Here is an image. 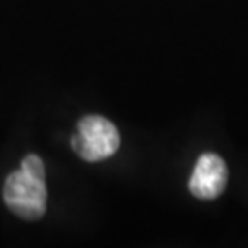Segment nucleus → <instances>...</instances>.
<instances>
[{
	"label": "nucleus",
	"mask_w": 248,
	"mask_h": 248,
	"mask_svg": "<svg viewBox=\"0 0 248 248\" xmlns=\"http://www.w3.org/2000/svg\"><path fill=\"white\" fill-rule=\"evenodd\" d=\"M72 147L87 162H99L112 156L120 147V133L112 122L101 116H85L72 136Z\"/></svg>",
	"instance_id": "nucleus-2"
},
{
	"label": "nucleus",
	"mask_w": 248,
	"mask_h": 248,
	"mask_svg": "<svg viewBox=\"0 0 248 248\" xmlns=\"http://www.w3.org/2000/svg\"><path fill=\"white\" fill-rule=\"evenodd\" d=\"M20 169L28 173L30 177H35V178H41V180H45V164H43V160L39 158L37 155H28L26 158L22 160V164H20Z\"/></svg>",
	"instance_id": "nucleus-4"
},
{
	"label": "nucleus",
	"mask_w": 248,
	"mask_h": 248,
	"mask_svg": "<svg viewBox=\"0 0 248 248\" xmlns=\"http://www.w3.org/2000/svg\"><path fill=\"white\" fill-rule=\"evenodd\" d=\"M228 182L226 162L215 153H204L199 156L189 180V191L202 201H212L222 195Z\"/></svg>",
	"instance_id": "nucleus-3"
},
{
	"label": "nucleus",
	"mask_w": 248,
	"mask_h": 248,
	"mask_svg": "<svg viewBox=\"0 0 248 248\" xmlns=\"http://www.w3.org/2000/svg\"><path fill=\"white\" fill-rule=\"evenodd\" d=\"M48 189L41 178L30 177L22 169L11 173L4 182V202L24 221H39L46 212Z\"/></svg>",
	"instance_id": "nucleus-1"
}]
</instances>
